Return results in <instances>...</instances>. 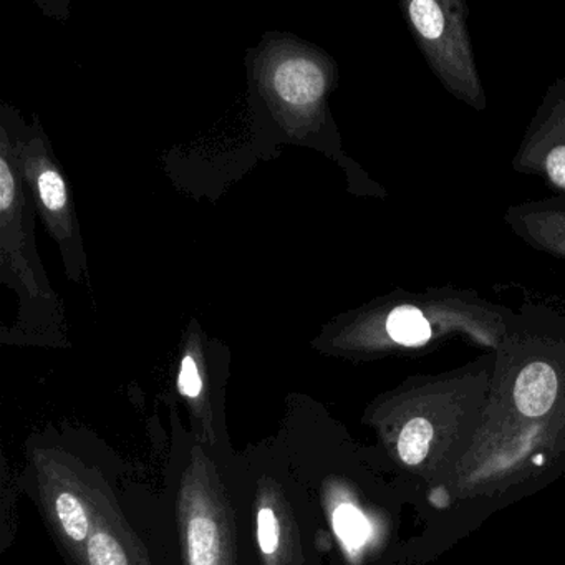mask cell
<instances>
[{
  "mask_svg": "<svg viewBox=\"0 0 565 565\" xmlns=\"http://www.w3.org/2000/svg\"><path fill=\"white\" fill-rule=\"evenodd\" d=\"M257 539L264 554H274L279 545V531H277V519L273 509L263 508L257 515Z\"/></svg>",
  "mask_w": 565,
  "mask_h": 565,
  "instance_id": "cell-10",
  "label": "cell"
},
{
  "mask_svg": "<svg viewBox=\"0 0 565 565\" xmlns=\"http://www.w3.org/2000/svg\"><path fill=\"white\" fill-rule=\"evenodd\" d=\"M548 180L554 186L565 190V147H555L545 160Z\"/></svg>",
  "mask_w": 565,
  "mask_h": 565,
  "instance_id": "cell-12",
  "label": "cell"
},
{
  "mask_svg": "<svg viewBox=\"0 0 565 565\" xmlns=\"http://www.w3.org/2000/svg\"><path fill=\"white\" fill-rule=\"evenodd\" d=\"M386 332L399 345H423L431 339V323L415 306H398L386 319Z\"/></svg>",
  "mask_w": 565,
  "mask_h": 565,
  "instance_id": "cell-3",
  "label": "cell"
},
{
  "mask_svg": "<svg viewBox=\"0 0 565 565\" xmlns=\"http://www.w3.org/2000/svg\"><path fill=\"white\" fill-rule=\"evenodd\" d=\"M55 509H57L65 534L74 541H84L88 534V519L82 502L74 494L64 492L58 495Z\"/></svg>",
  "mask_w": 565,
  "mask_h": 565,
  "instance_id": "cell-7",
  "label": "cell"
},
{
  "mask_svg": "<svg viewBox=\"0 0 565 565\" xmlns=\"http://www.w3.org/2000/svg\"><path fill=\"white\" fill-rule=\"evenodd\" d=\"M274 88L286 104L309 107L322 97L326 77L313 62L290 58L277 67Z\"/></svg>",
  "mask_w": 565,
  "mask_h": 565,
  "instance_id": "cell-1",
  "label": "cell"
},
{
  "mask_svg": "<svg viewBox=\"0 0 565 565\" xmlns=\"http://www.w3.org/2000/svg\"><path fill=\"white\" fill-rule=\"evenodd\" d=\"M557 396V375L544 362H534L519 373L514 385V402L519 412L529 418L545 415Z\"/></svg>",
  "mask_w": 565,
  "mask_h": 565,
  "instance_id": "cell-2",
  "label": "cell"
},
{
  "mask_svg": "<svg viewBox=\"0 0 565 565\" xmlns=\"http://www.w3.org/2000/svg\"><path fill=\"white\" fill-rule=\"evenodd\" d=\"M333 529L340 541L350 548L365 544L370 535V524L365 515L352 504H342L333 512Z\"/></svg>",
  "mask_w": 565,
  "mask_h": 565,
  "instance_id": "cell-6",
  "label": "cell"
},
{
  "mask_svg": "<svg viewBox=\"0 0 565 565\" xmlns=\"http://www.w3.org/2000/svg\"><path fill=\"white\" fill-rule=\"evenodd\" d=\"M88 561L90 565H128L121 545L104 532H98L88 542Z\"/></svg>",
  "mask_w": 565,
  "mask_h": 565,
  "instance_id": "cell-8",
  "label": "cell"
},
{
  "mask_svg": "<svg viewBox=\"0 0 565 565\" xmlns=\"http://www.w3.org/2000/svg\"><path fill=\"white\" fill-rule=\"evenodd\" d=\"M188 554L191 565H217L220 534L213 519L198 515L188 525Z\"/></svg>",
  "mask_w": 565,
  "mask_h": 565,
  "instance_id": "cell-4",
  "label": "cell"
},
{
  "mask_svg": "<svg viewBox=\"0 0 565 565\" xmlns=\"http://www.w3.org/2000/svg\"><path fill=\"white\" fill-rule=\"evenodd\" d=\"M534 462H535V465H541V462H542V456H541V455L535 456V458H534Z\"/></svg>",
  "mask_w": 565,
  "mask_h": 565,
  "instance_id": "cell-13",
  "label": "cell"
},
{
  "mask_svg": "<svg viewBox=\"0 0 565 565\" xmlns=\"http://www.w3.org/2000/svg\"><path fill=\"white\" fill-rule=\"evenodd\" d=\"M433 439V426L428 419L413 418L406 423L398 438L399 458L406 465H419L428 455L429 443Z\"/></svg>",
  "mask_w": 565,
  "mask_h": 565,
  "instance_id": "cell-5",
  "label": "cell"
},
{
  "mask_svg": "<svg viewBox=\"0 0 565 565\" xmlns=\"http://www.w3.org/2000/svg\"><path fill=\"white\" fill-rule=\"evenodd\" d=\"M178 383H180V390L183 395L190 396V398H196L200 395L203 383H201L196 363H194L191 356H184Z\"/></svg>",
  "mask_w": 565,
  "mask_h": 565,
  "instance_id": "cell-11",
  "label": "cell"
},
{
  "mask_svg": "<svg viewBox=\"0 0 565 565\" xmlns=\"http://www.w3.org/2000/svg\"><path fill=\"white\" fill-rule=\"evenodd\" d=\"M39 194L42 203L49 211L64 210L67 204V190H65L64 180L55 170H44L39 174L38 180Z\"/></svg>",
  "mask_w": 565,
  "mask_h": 565,
  "instance_id": "cell-9",
  "label": "cell"
}]
</instances>
